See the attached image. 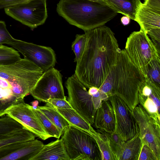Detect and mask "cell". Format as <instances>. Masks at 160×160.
<instances>
[{
    "label": "cell",
    "instance_id": "1",
    "mask_svg": "<svg viewBox=\"0 0 160 160\" xmlns=\"http://www.w3.org/2000/svg\"><path fill=\"white\" fill-rule=\"evenodd\" d=\"M85 32L87 41L74 74L86 88H99L115 67L121 50L114 33L106 26Z\"/></svg>",
    "mask_w": 160,
    "mask_h": 160
},
{
    "label": "cell",
    "instance_id": "2",
    "mask_svg": "<svg viewBox=\"0 0 160 160\" xmlns=\"http://www.w3.org/2000/svg\"><path fill=\"white\" fill-rule=\"evenodd\" d=\"M56 11L85 32L104 25L118 14L103 0H60Z\"/></svg>",
    "mask_w": 160,
    "mask_h": 160
},
{
    "label": "cell",
    "instance_id": "3",
    "mask_svg": "<svg viewBox=\"0 0 160 160\" xmlns=\"http://www.w3.org/2000/svg\"><path fill=\"white\" fill-rule=\"evenodd\" d=\"M145 78L125 49L121 51L114 69L113 93L132 110L138 104V92Z\"/></svg>",
    "mask_w": 160,
    "mask_h": 160
},
{
    "label": "cell",
    "instance_id": "4",
    "mask_svg": "<svg viewBox=\"0 0 160 160\" xmlns=\"http://www.w3.org/2000/svg\"><path fill=\"white\" fill-rule=\"evenodd\" d=\"M43 73L34 63L24 58L11 64L0 65V77L10 84L22 101L30 94Z\"/></svg>",
    "mask_w": 160,
    "mask_h": 160
},
{
    "label": "cell",
    "instance_id": "5",
    "mask_svg": "<svg viewBox=\"0 0 160 160\" xmlns=\"http://www.w3.org/2000/svg\"><path fill=\"white\" fill-rule=\"evenodd\" d=\"M61 138L70 160H102L96 141L88 132L70 125Z\"/></svg>",
    "mask_w": 160,
    "mask_h": 160
},
{
    "label": "cell",
    "instance_id": "6",
    "mask_svg": "<svg viewBox=\"0 0 160 160\" xmlns=\"http://www.w3.org/2000/svg\"><path fill=\"white\" fill-rule=\"evenodd\" d=\"M125 49L145 78L149 63L154 60L160 61V51L141 29L132 32L127 38Z\"/></svg>",
    "mask_w": 160,
    "mask_h": 160
},
{
    "label": "cell",
    "instance_id": "7",
    "mask_svg": "<svg viewBox=\"0 0 160 160\" xmlns=\"http://www.w3.org/2000/svg\"><path fill=\"white\" fill-rule=\"evenodd\" d=\"M68 96L67 101L73 109L92 125L96 111L92 96L75 74L69 77L66 82Z\"/></svg>",
    "mask_w": 160,
    "mask_h": 160
},
{
    "label": "cell",
    "instance_id": "8",
    "mask_svg": "<svg viewBox=\"0 0 160 160\" xmlns=\"http://www.w3.org/2000/svg\"><path fill=\"white\" fill-rule=\"evenodd\" d=\"M4 9L7 15L32 29L43 24L48 17L46 0H29Z\"/></svg>",
    "mask_w": 160,
    "mask_h": 160
},
{
    "label": "cell",
    "instance_id": "9",
    "mask_svg": "<svg viewBox=\"0 0 160 160\" xmlns=\"http://www.w3.org/2000/svg\"><path fill=\"white\" fill-rule=\"evenodd\" d=\"M134 21L160 48V0H144L138 7Z\"/></svg>",
    "mask_w": 160,
    "mask_h": 160
},
{
    "label": "cell",
    "instance_id": "10",
    "mask_svg": "<svg viewBox=\"0 0 160 160\" xmlns=\"http://www.w3.org/2000/svg\"><path fill=\"white\" fill-rule=\"evenodd\" d=\"M62 76L54 67L43 72L30 92L33 98L47 103L49 99H67L62 85Z\"/></svg>",
    "mask_w": 160,
    "mask_h": 160
},
{
    "label": "cell",
    "instance_id": "11",
    "mask_svg": "<svg viewBox=\"0 0 160 160\" xmlns=\"http://www.w3.org/2000/svg\"><path fill=\"white\" fill-rule=\"evenodd\" d=\"M8 45L22 54L24 58L34 63L43 72L55 65L56 55L50 47L38 45L14 38Z\"/></svg>",
    "mask_w": 160,
    "mask_h": 160
},
{
    "label": "cell",
    "instance_id": "12",
    "mask_svg": "<svg viewBox=\"0 0 160 160\" xmlns=\"http://www.w3.org/2000/svg\"><path fill=\"white\" fill-rule=\"evenodd\" d=\"M138 125L142 143L147 145L160 160V122L138 104L132 110Z\"/></svg>",
    "mask_w": 160,
    "mask_h": 160
},
{
    "label": "cell",
    "instance_id": "13",
    "mask_svg": "<svg viewBox=\"0 0 160 160\" xmlns=\"http://www.w3.org/2000/svg\"><path fill=\"white\" fill-rule=\"evenodd\" d=\"M109 100L115 115L114 132L125 141L137 136L139 133V128L132 110L123 100L116 95L110 97Z\"/></svg>",
    "mask_w": 160,
    "mask_h": 160
},
{
    "label": "cell",
    "instance_id": "14",
    "mask_svg": "<svg viewBox=\"0 0 160 160\" xmlns=\"http://www.w3.org/2000/svg\"><path fill=\"white\" fill-rule=\"evenodd\" d=\"M5 114L20 123L36 137L44 140L52 137L43 126L35 109L24 100L9 107Z\"/></svg>",
    "mask_w": 160,
    "mask_h": 160
},
{
    "label": "cell",
    "instance_id": "15",
    "mask_svg": "<svg viewBox=\"0 0 160 160\" xmlns=\"http://www.w3.org/2000/svg\"><path fill=\"white\" fill-rule=\"evenodd\" d=\"M138 98L139 104L160 122V85L145 78L139 88Z\"/></svg>",
    "mask_w": 160,
    "mask_h": 160
},
{
    "label": "cell",
    "instance_id": "16",
    "mask_svg": "<svg viewBox=\"0 0 160 160\" xmlns=\"http://www.w3.org/2000/svg\"><path fill=\"white\" fill-rule=\"evenodd\" d=\"M93 125L96 128L107 132L115 131V115L109 100L102 101L100 106L96 110Z\"/></svg>",
    "mask_w": 160,
    "mask_h": 160
},
{
    "label": "cell",
    "instance_id": "17",
    "mask_svg": "<svg viewBox=\"0 0 160 160\" xmlns=\"http://www.w3.org/2000/svg\"><path fill=\"white\" fill-rule=\"evenodd\" d=\"M30 160H70L61 138L44 145Z\"/></svg>",
    "mask_w": 160,
    "mask_h": 160
},
{
    "label": "cell",
    "instance_id": "18",
    "mask_svg": "<svg viewBox=\"0 0 160 160\" xmlns=\"http://www.w3.org/2000/svg\"><path fill=\"white\" fill-rule=\"evenodd\" d=\"M44 145L42 142L37 139L24 142L22 147L5 156L1 160H30Z\"/></svg>",
    "mask_w": 160,
    "mask_h": 160
},
{
    "label": "cell",
    "instance_id": "19",
    "mask_svg": "<svg viewBox=\"0 0 160 160\" xmlns=\"http://www.w3.org/2000/svg\"><path fill=\"white\" fill-rule=\"evenodd\" d=\"M70 125L78 128L91 135L95 130L92 125L73 108H56Z\"/></svg>",
    "mask_w": 160,
    "mask_h": 160
},
{
    "label": "cell",
    "instance_id": "20",
    "mask_svg": "<svg viewBox=\"0 0 160 160\" xmlns=\"http://www.w3.org/2000/svg\"><path fill=\"white\" fill-rule=\"evenodd\" d=\"M118 13L134 20L137 11L142 2L140 0H103Z\"/></svg>",
    "mask_w": 160,
    "mask_h": 160
},
{
    "label": "cell",
    "instance_id": "21",
    "mask_svg": "<svg viewBox=\"0 0 160 160\" xmlns=\"http://www.w3.org/2000/svg\"><path fill=\"white\" fill-rule=\"evenodd\" d=\"M142 145L139 133L125 141L118 160H138Z\"/></svg>",
    "mask_w": 160,
    "mask_h": 160
},
{
    "label": "cell",
    "instance_id": "22",
    "mask_svg": "<svg viewBox=\"0 0 160 160\" xmlns=\"http://www.w3.org/2000/svg\"><path fill=\"white\" fill-rule=\"evenodd\" d=\"M35 137L34 134L25 128L14 132L3 135L0 137V148L11 143L33 140L35 139Z\"/></svg>",
    "mask_w": 160,
    "mask_h": 160
},
{
    "label": "cell",
    "instance_id": "23",
    "mask_svg": "<svg viewBox=\"0 0 160 160\" xmlns=\"http://www.w3.org/2000/svg\"><path fill=\"white\" fill-rule=\"evenodd\" d=\"M91 135L96 141L100 151L102 160H116L107 136L99 130H95Z\"/></svg>",
    "mask_w": 160,
    "mask_h": 160
},
{
    "label": "cell",
    "instance_id": "24",
    "mask_svg": "<svg viewBox=\"0 0 160 160\" xmlns=\"http://www.w3.org/2000/svg\"><path fill=\"white\" fill-rule=\"evenodd\" d=\"M40 109L60 130L63 134L70 126L66 120L55 109L46 103L44 106H38Z\"/></svg>",
    "mask_w": 160,
    "mask_h": 160
},
{
    "label": "cell",
    "instance_id": "25",
    "mask_svg": "<svg viewBox=\"0 0 160 160\" xmlns=\"http://www.w3.org/2000/svg\"><path fill=\"white\" fill-rule=\"evenodd\" d=\"M25 128L22 124L7 114L0 118V134L14 132Z\"/></svg>",
    "mask_w": 160,
    "mask_h": 160
},
{
    "label": "cell",
    "instance_id": "26",
    "mask_svg": "<svg viewBox=\"0 0 160 160\" xmlns=\"http://www.w3.org/2000/svg\"><path fill=\"white\" fill-rule=\"evenodd\" d=\"M21 58L19 52L16 50L0 44V65L11 64Z\"/></svg>",
    "mask_w": 160,
    "mask_h": 160
},
{
    "label": "cell",
    "instance_id": "27",
    "mask_svg": "<svg viewBox=\"0 0 160 160\" xmlns=\"http://www.w3.org/2000/svg\"><path fill=\"white\" fill-rule=\"evenodd\" d=\"M105 134L108 138L111 149L115 155L116 160H118L125 141L118 133L114 132H108L98 130Z\"/></svg>",
    "mask_w": 160,
    "mask_h": 160
},
{
    "label": "cell",
    "instance_id": "28",
    "mask_svg": "<svg viewBox=\"0 0 160 160\" xmlns=\"http://www.w3.org/2000/svg\"><path fill=\"white\" fill-rule=\"evenodd\" d=\"M19 102L12 92L0 88V117L5 114V111L8 108Z\"/></svg>",
    "mask_w": 160,
    "mask_h": 160
},
{
    "label": "cell",
    "instance_id": "29",
    "mask_svg": "<svg viewBox=\"0 0 160 160\" xmlns=\"http://www.w3.org/2000/svg\"><path fill=\"white\" fill-rule=\"evenodd\" d=\"M35 110L43 126L48 133L52 137L59 139L62 134L59 128L38 108Z\"/></svg>",
    "mask_w": 160,
    "mask_h": 160
},
{
    "label": "cell",
    "instance_id": "30",
    "mask_svg": "<svg viewBox=\"0 0 160 160\" xmlns=\"http://www.w3.org/2000/svg\"><path fill=\"white\" fill-rule=\"evenodd\" d=\"M87 38V35L85 33L82 34H77L75 40L72 43V49L75 54V61L76 62L79 60L83 53Z\"/></svg>",
    "mask_w": 160,
    "mask_h": 160
},
{
    "label": "cell",
    "instance_id": "31",
    "mask_svg": "<svg viewBox=\"0 0 160 160\" xmlns=\"http://www.w3.org/2000/svg\"><path fill=\"white\" fill-rule=\"evenodd\" d=\"M146 78L160 85V61L154 60L149 63L147 69Z\"/></svg>",
    "mask_w": 160,
    "mask_h": 160
},
{
    "label": "cell",
    "instance_id": "32",
    "mask_svg": "<svg viewBox=\"0 0 160 160\" xmlns=\"http://www.w3.org/2000/svg\"><path fill=\"white\" fill-rule=\"evenodd\" d=\"M114 69L111 72L101 86L98 88L101 92L106 94L109 98L112 96L114 95L113 88Z\"/></svg>",
    "mask_w": 160,
    "mask_h": 160
},
{
    "label": "cell",
    "instance_id": "33",
    "mask_svg": "<svg viewBox=\"0 0 160 160\" xmlns=\"http://www.w3.org/2000/svg\"><path fill=\"white\" fill-rule=\"evenodd\" d=\"M138 160H158L155 154L146 144H143Z\"/></svg>",
    "mask_w": 160,
    "mask_h": 160
},
{
    "label": "cell",
    "instance_id": "34",
    "mask_svg": "<svg viewBox=\"0 0 160 160\" xmlns=\"http://www.w3.org/2000/svg\"><path fill=\"white\" fill-rule=\"evenodd\" d=\"M46 103L56 108H72L67 99H49Z\"/></svg>",
    "mask_w": 160,
    "mask_h": 160
},
{
    "label": "cell",
    "instance_id": "35",
    "mask_svg": "<svg viewBox=\"0 0 160 160\" xmlns=\"http://www.w3.org/2000/svg\"><path fill=\"white\" fill-rule=\"evenodd\" d=\"M13 38L8 30L5 22L0 21V44H8Z\"/></svg>",
    "mask_w": 160,
    "mask_h": 160
},
{
    "label": "cell",
    "instance_id": "36",
    "mask_svg": "<svg viewBox=\"0 0 160 160\" xmlns=\"http://www.w3.org/2000/svg\"><path fill=\"white\" fill-rule=\"evenodd\" d=\"M29 0H0V5L6 7L25 3Z\"/></svg>",
    "mask_w": 160,
    "mask_h": 160
},
{
    "label": "cell",
    "instance_id": "37",
    "mask_svg": "<svg viewBox=\"0 0 160 160\" xmlns=\"http://www.w3.org/2000/svg\"><path fill=\"white\" fill-rule=\"evenodd\" d=\"M130 18L126 16H124L121 18V22L122 24L125 26L129 24L130 22Z\"/></svg>",
    "mask_w": 160,
    "mask_h": 160
},
{
    "label": "cell",
    "instance_id": "38",
    "mask_svg": "<svg viewBox=\"0 0 160 160\" xmlns=\"http://www.w3.org/2000/svg\"><path fill=\"white\" fill-rule=\"evenodd\" d=\"M38 103V100H35L31 102V106L34 109H36L37 108Z\"/></svg>",
    "mask_w": 160,
    "mask_h": 160
},
{
    "label": "cell",
    "instance_id": "39",
    "mask_svg": "<svg viewBox=\"0 0 160 160\" xmlns=\"http://www.w3.org/2000/svg\"><path fill=\"white\" fill-rule=\"evenodd\" d=\"M6 7L4 5H0V9L2 8H5Z\"/></svg>",
    "mask_w": 160,
    "mask_h": 160
},
{
    "label": "cell",
    "instance_id": "40",
    "mask_svg": "<svg viewBox=\"0 0 160 160\" xmlns=\"http://www.w3.org/2000/svg\"><path fill=\"white\" fill-rule=\"evenodd\" d=\"M1 135V134H0V137L2 136V135Z\"/></svg>",
    "mask_w": 160,
    "mask_h": 160
}]
</instances>
